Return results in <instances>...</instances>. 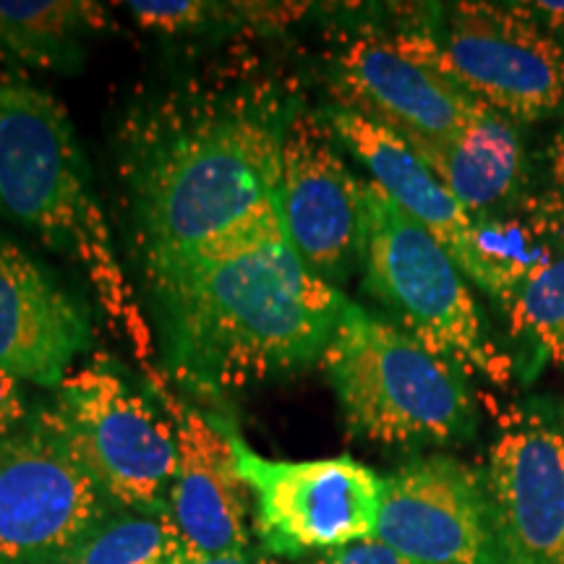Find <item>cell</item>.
I'll use <instances>...</instances> for the list:
<instances>
[{
	"instance_id": "cell-11",
	"label": "cell",
	"mask_w": 564,
	"mask_h": 564,
	"mask_svg": "<svg viewBox=\"0 0 564 564\" xmlns=\"http://www.w3.org/2000/svg\"><path fill=\"white\" fill-rule=\"evenodd\" d=\"M280 215L301 259L327 282L361 253V183L337 152L324 116H288L280 147Z\"/></svg>"
},
{
	"instance_id": "cell-6",
	"label": "cell",
	"mask_w": 564,
	"mask_h": 564,
	"mask_svg": "<svg viewBox=\"0 0 564 564\" xmlns=\"http://www.w3.org/2000/svg\"><path fill=\"white\" fill-rule=\"evenodd\" d=\"M392 42L510 121H541L564 100V42L528 6L455 3Z\"/></svg>"
},
{
	"instance_id": "cell-1",
	"label": "cell",
	"mask_w": 564,
	"mask_h": 564,
	"mask_svg": "<svg viewBox=\"0 0 564 564\" xmlns=\"http://www.w3.org/2000/svg\"><path fill=\"white\" fill-rule=\"evenodd\" d=\"M167 364L232 392L322 361L345 301L288 238L280 204L192 251L144 257Z\"/></svg>"
},
{
	"instance_id": "cell-8",
	"label": "cell",
	"mask_w": 564,
	"mask_h": 564,
	"mask_svg": "<svg viewBox=\"0 0 564 564\" xmlns=\"http://www.w3.org/2000/svg\"><path fill=\"white\" fill-rule=\"evenodd\" d=\"M53 411L105 497L123 510H167L178 444L167 421L123 373L87 364L58 387Z\"/></svg>"
},
{
	"instance_id": "cell-18",
	"label": "cell",
	"mask_w": 564,
	"mask_h": 564,
	"mask_svg": "<svg viewBox=\"0 0 564 564\" xmlns=\"http://www.w3.org/2000/svg\"><path fill=\"white\" fill-rule=\"evenodd\" d=\"M100 6L74 0H0V45L40 66H61Z\"/></svg>"
},
{
	"instance_id": "cell-14",
	"label": "cell",
	"mask_w": 564,
	"mask_h": 564,
	"mask_svg": "<svg viewBox=\"0 0 564 564\" xmlns=\"http://www.w3.org/2000/svg\"><path fill=\"white\" fill-rule=\"evenodd\" d=\"M173 426L178 463L167 514L181 549L192 554L251 552V494L232 453L236 426L196 408H175Z\"/></svg>"
},
{
	"instance_id": "cell-9",
	"label": "cell",
	"mask_w": 564,
	"mask_h": 564,
	"mask_svg": "<svg viewBox=\"0 0 564 564\" xmlns=\"http://www.w3.org/2000/svg\"><path fill=\"white\" fill-rule=\"evenodd\" d=\"M238 474L251 494L253 533L267 554L301 556L373 539L384 478L352 457L270 460L232 432Z\"/></svg>"
},
{
	"instance_id": "cell-13",
	"label": "cell",
	"mask_w": 564,
	"mask_h": 564,
	"mask_svg": "<svg viewBox=\"0 0 564 564\" xmlns=\"http://www.w3.org/2000/svg\"><path fill=\"white\" fill-rule=\"evenodd\" d=\"M333 79L337 105L392 131L405 144L457 137L484 105L440 70L413 61L392 40L350 42L337 55Z\"/></svg>"
},
{
	"instance_id": "cell-16",
	"label": "cell",
	"mask_w": 564,
	"mask_h": 564,
	"mask_svg": "<svg viewBox=\"0 0 564 564\" xmlns=\"http://www.w3.org/2000/svg\"><path fill=\"white\" fill-rule=\"evenodd\" d=\"M322 116L337 141L371 173V181L382 186L387 196L429 236H434L436 243H442L465 278L474 280V215L444 188L419 154L392 131L343 105H333Z\"/></svg>"
},
{
	"instance_id": "cell-10",
	"label": "cell",
	"mask_w": 564,
	"mask_h": 564,
	"mask_svg": "<svg viewBox=\"0 0 564 564\" xmlns=\"http://www.w3.org/2000/svg\"><path fill=\"white\" fill-rule=\"evenodd\" d=\"M411 564H499L486 470L415 457L384 478L377 535Z\"/></svg>"
},
{
	"instance_id": "cell-23",
	"label": "cell",
	"mask_w": 564,
	"mask_h": 564,
	"mask_svg": "<svg viewBox=\"0 0 564 564\" xmlns=\"http://www.w3.org/2000/svg\"><path fill=\"white\" fill-rule=\"evenodd\" d=\"M26 419H30V408H26L21 382L9 373H0V436L11 434Z\"/></svg>"
},
{
	"instance_id": "cell-26",
	"label": "cell",
	"mask_w": 564,
	"mask_h": 564,
	"mask_svg": "<svg viewBox=\"0 0 564 564\" xmlns=\"http://www.w3.org/2000/svg\"><path fill=\"white\" fill-rule=\"evenodd\" d=\"M45 564H61V562H45Z\"/></svg>"
},
{
	"instance_id": "cell-4",
	"label": "cell",
	"mask_w": 564,
	"mask_h": 564,
	"mask_svg": "<svg viewBox=\"0 0 564 564\" xmlns=\"http://www.w3.org/2000/svg\"><path fill=\"white\" fill-rule=\"evenodd\" d=\"M322 366L350 434L379 444H444L476 432L465 373L405 333L345 301Z\"/></svg>"
},
{
	"instance_id": "cell-3",
	"label": "cell",
	"mask_w": 564,
	"mask_h": 564,
	"mask_svg": "<svg viewBox=\"0 0 564 564\" xmlns=\"http://www.w3.org/2000/svg\"><path fill=\"white\" fill-rule=\"evenodd\" d=\"M0 215L70 253L110 319L150 361V327L112 251L68 112L47 91L13 79H0Z\"/></svg>"
},
{
	"instance_id": "cell-24",
	"label": "cell",
	"mask_w": 564,
	"mask_h": 564,
	"mask_svg": "<svg viewBox=\"0 0 564 564\" xmlns=\"http://www.w3.org/2000/svg\"><path fill=\"white\" fill-rule=\"evenodd\" d=\"M171 564H264L253 552H232V554H192L178 552L173 554Z\"/></svg>"
},
{
	"instance_id": "cell-25",
	"label": "cell",
	"mask_w": 564,
	"mask_h": 564,
	"mask_svg": "<svg viewBox=\"0 0 564 564\" xmlns=\"http://www.w3.org/2000/svg\"><path fill=\"white\" fill-rule=\"evenodd\" d=\"M552 173H554V207L564 220V137L554 141Z\"/></svg>"
},
{
	"instance_id": "cell-2",
	"label": "cell",
	"mask_w": 564,
	"mask_h": 564,
	"mask_svg": "<svg viewBox=\"0 0 564 564\" xmlns=\"http://www.w3.org/2000/svg\"><path fill=\"white\" fill-rule=\"evenodd\" d=\"M282 131L285 116L230 105L150 141L131 178L144 257L192 251L280 204Z\"/></svg>"
},
{
	"instance_id": "cell-15",
	"label": "cell",
	"mask_w": 564,
	"mask_h": 564,
	"mask_svg": "<svg viewBox=\"0 0 564 564\" xmlns=\"http://www.w3.org/2000/svg\"><path fill=\"white\" fill-rule=\"evenodd\" d=\"M89 345V319L47 267L0 238V373L61 387Z\"/></svg>"
},
{
	"instance_id": "cell-21",
	"label": "cell",
	"mask_w": 564,
	"mask_h": 564,
	"mask_svg": "<svg viewBox=\"0 0 564 564\" xmlns=\"http://www.w3.org/2000/svg\"><path fill=\"white\" fill-rule=\"evenodd\" d=\"M131 17L152 32H186L207 19V3L199 0H141L129 3Z\"/></svg>"
},
{
	"instance_id": "cell-5",
	"label": "cell",
	"mask_w": 564,
	"mask_h": 564,
	"mask_svg": "<svg viewBox=\"0 0 564 564\" xmlns=\"http://www.w3.org/2000/svg\"><path fill=\"white\" fill-rule=\"evenodd\" d=\"M366 288L423 348L494 384L510 382V361L486 333L478 303L442 243L394 204L382 186L361 183Z\"/></svg>"
},
{
	"instance_id": "cell-17",
	"label": "cell",
	"mask_w": 564,
	"mask_h": 564,
	"mask_svg": "<svg viewBox=\"0 0 564 564\" xmlns=\"http://www.w3.org/2000/svg\"><path fill=\"white\" fill-rule=\"evenodd\" d=\"M408 147L470 215H484L518 199L523 147L510 118L489 105H481L457 137Z\"/></svg>"
},
{
	"instance_id": "cell-7",
	"label": "cell",
	"mask_w": 564,
	"mask_h": 564,
	"mask_svg": "<svg viewBox=\"0 0 564 564\" xmlns=\"http://www.w3.org/2000/svg\"><path fill=\"white\" fill-rule=\"evenodd\" d=\"M108 502L53 408L0 436V564L63 560Z\"/></svg>"
},
{
	"instance_id": "cell-20",
	"label": "cell",
	"mask_w": 564,
	"mask_h": 564,
	"mask_svg": "<svg viewBox=\"0 0 564 564\" xmlns=\"http://www.w3.org/2000/svg\"><path fill=\"white\" fill-rule=\"evenodd\" d=\"M512 333L539 356L564 366V251L535 270L510 301Z\"/></svg>"
},
{
	"instance_id": "cell-22",
	"label": "cell",
	"mask_w": 564,
	"mask_h": 564,
	"mask_svg": "<svg viewBox=\"0 0 564 564\" xmlns=\"http://www.w3.org/2000/svg\"><path fill=\"white\" fill-rule=\"evenodd\" d=\"M312 564H411L379 539H366L314 560Z\"/></svg>"
},
{
	"instance_id": "cell-12",
	"label": "cell",
	"mask_w": 564,
	"mask_h": 564,
	"mask_svg": "<svg viewBox=\"0 0 564 564\" xmlns=\"http://www.w3.org/2000/svg\"><path fill=\"white\" fill-rule=\"evenodd\" d=\"M486 484L499 564H564V436L518 419L491 444Z\"/></svg>"
},
{
	"instance_id": "cell-19",
	"label": "cell",
	"mask_w": 564,
	"mask_h": 564,
	"mask_svg": "<svg viewBox=\"0 0 564 564\" xmlns=\"http://www.w3.org/2000/svg\"><path fill=\"white\" fill-rule=\"evenodd\" d=\"M181 549L167 510L105 514L61 564H171Z\"/></svg>"
}]
</instances>
